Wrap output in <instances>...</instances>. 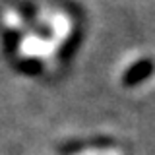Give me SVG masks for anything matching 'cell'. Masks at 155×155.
I'll return each instance as SVG.
<instances>
[{"mask_svg":"<svg viewBox=\"0 0 155 155\" xmlns=\"http://www.w3.org/2000/svg\"><path fill=\"white\" fill-rule=\"evenodd\" d=\"M48 21H51V29H52V41L58 43V45H62L72 33L70 18H68L66 14H62V12H54L51 18H48Z\"/></svg>","mask_w":155,"mask_h":155,"instance_id":"7a4b0ae2","label":"cell"},{"mask_svg":"<svg viewBox=\"0 0 155 155\" xmlns=\"http://www.w3.org/2000/svg\"><path fill=\"white\" fill-rule=\"evenodd\" d=\"M58 43L52 39H43L39 35L27 33L19 41V56L23 58H43V60H52L58 51Z\"/></svg>","mask_w":155,"mask_h":155,"instance_id":"6da1fadb","label":"cell"},{"mask_svg":"<svg viewBox=\"0 0 155 155\" xmlns=\"http://www.w3.org/2000/svg\"><path fill=\"white\" fill-rule=\"evenodd\" d=\"M4 23H6L10 29L23 27V19H21V16H19L16 10H6V14H4Z\"/></svg>","mask_w":155,"mask_h":155,"instance_id":"3957f363","label":"cell"},{"mask_svg":"<svg viewBox=\"0 0 155 155\" xmlns=\"http://www.w3.org/2000/svg\"><path fill=\"white\" fill-rule=\"evenodd\" d=\"M80 155H116V151H107V149H93V151H85Z\"/></svg>","mask_w":155,"mask_h":155,"instance_id":"277c9868","label":"cell"}]
</instances>
